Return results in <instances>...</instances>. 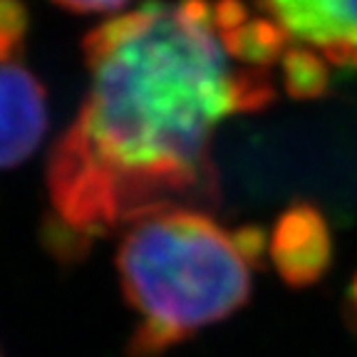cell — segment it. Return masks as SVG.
Instances as JSON below:
<instances>
[{
  "mask_svg": "<svg viewBox=\"0 0 357 357\" xmlns=\"http://www.w3.org/2000/svg\"><path fill=\"white\" fill-rule=\"evenodd\" d=\"M82 55L87 95L47 162L60 234L79 248L149 213L216 206L218 127L275 100L268 67L231 55L216 0H162L109 17Z\"/></svg>",
  "mask_w": 357,
  "mask_h": 357,
  "instance_id": "6da1fadb",
  "label": "cell"
},
{
  "mask_svg": "<svg viewBox=\"0 0 357 357\" xmlns=\"http://www.w3.org/2000/svg\"><path fill=\"white\" fill-rule=\"evenodd\" d=\"M117 271L139 318L129 340L132 357H162L234 315L251 296V263L236 236L199 208H167L129 223Z\"/></svg>",
  "mask_w": 357,
  "mask_h": 357,
  "instance_id": "7a4b0ae2",
  "label": "cell"
},
{
  "mask_svg": "<svg viewBox=\"0 0 357 357\" xmlns=\"http://www.w3.org/2000/svg\"><path fill=\"white\" fill-rule=\"evenodd\" d=\"M288 40L340 67H357V0H258Z\"/></svg>",
  "mask_w": 357,
  "mask_h": 357,
  "instance_id": "3957f363",
  "label": "cell"
},
{
  "mask_svg": "<svg viewBox=\"0 0 357 357\" xmlns=\"http://www.w3.org/2000/svg\"><path fill=\"white\" fill-rule=\"evenodd\" d=\"M47 132V95L28 67L0 60V169L35 154Z\"/></svg>",
  "mask_w": 357,
  "mask_h": 357,
  "instance_id": "277c9868",
  "label": "cell"
},
{
  "mask_svg": "<svg viewBox=\"0 0 357 357\" xmlns=\"http://www.w3.org/2000/svg\"><path fill=\"white\" fill-rule=\"evenodd\" d=\"M268 256L293 288L318 283L333 261V236L323 213L305 201L285 208L268 238Z\"/></svg>",
  "mask_w": 357,
  "mask_h": 357,
  "instance_id": "5b68a950",
  "label": "cell"
},
{
  "mask_svg": "<svg viewBox=\"0 0 357 357\" xmlns=\"http://www.w3.org/2000/svg\"><path fill=\"white\" fill-rule=\"evenodd\" d=\"M280 73H283L285 92L296 100H318L330 87L325 57L303 45H293L285 50V55L280 57Z\"/></svg>",
  "mask_w": 357,
  "mask_h": 357,
  "instance_id": "8992f818",
  "label": "cell"
},
{
  "mask_svg": "<svg viewBox=\"0 0 357 357\" xmlns=\"http://www.w3.org/2000/svg\"><path fill=\"white\" fill-rule=\"evenodd\" d=\"M28 22V10L20 0H0V60L20 57Z\"/></svg>",
  "mask_w": 357,
  "mask_h": 357,
  "instance_id": "52a82bcc",
  "label": "cell"
},
{
  "mask_svg": "<svg viewBox=\"0 0 357 357\" xmlns=\"http://www.w3.org/2000/svg\"><path fill=\"white\" fill-rule=\"evenodd\" d=\"M234 236L245 261L251 263V266H261L263 256H266V251H268L266 234H263L261 229H256V226H245V229L234 231Z\"/></svg>",
  "mask_w": 357,
  "mask_h": 357,
  "instance_id": "ba28073f",
  "label": "cell"
},
{
  "mask_svg": "<svg viewBox=\"0 0 357 357\" xmlns=\"http://www.w3.org/2000/svg\"><path fill=\"white\" fill-rule=\"evenodd\" d=\"M57 6L67 8L73 13H84V15H95V13H114L122 10L129 0H55Z\"/></svg>",
  "mask_w": 357,
  "mask_h": 357,
  "instance_id": "9c48e42d",
  "label": "cell"
},
{
  "mask_svg": "<svg viewBox=\"0 0 357 357\" xmlns=\"http://www.w3.org/2000/svg\"><path fill=\"white\" fill-rule=\"evenodd\" d=\"M350 305H352V315H355V320H357V275L350 285Z\"/></svg>",
  "mask_w": 357,
  "mask_h": 357,
  "instance_id": "30bf717a",
  "label": "cell"
}]
</instances>
